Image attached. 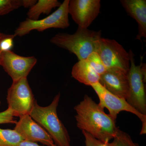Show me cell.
I'll return each mask as SVG.
<instances>
[{"label":"cell","instance_id":"cell-13","mask_svg":"<svg viewBox=\"0 0 146 146\" xmlns=\"http://www.w3.org/2000/svg\"><path fill=\"white\" fill-rule=\"evenodd\" d=\"M120 3L128 15L136 20L138 24V33L136 39L146 37V0H121Z\"/></svg>","mask_w":146,"mask_h":146},{"label":"cell","instance_id":"cell-5","mask_svg":"<svg viewBox=\"0 0 146 146\" xmlns=\"http://www.w3.org/2000/svg\"><path fill=\"white\" fill-rule=\"evenodd\" d=\"M7 100L14 117L29 115L35 100L27 78L13 81L7 91Z\"/></svg>","mask_w":146,"mask_h":146},{"label":"cell","instance_id":"cell-11","mask_svg":"<svg viewBox=\"0 0 146 146\" xmlns=\"http://www.w3.org/2000/svg\"><path fill=\"white\" fill-rule=\"evenodd\" d=\"M14 130L16 131L25 141L40 143L47 146L54 145L48 133L34 121L29 115L20 116L19 120L15 124Z\"/></svg>","mask_w":146,"mask_h":146},{"label":"cell","instance_id":"cell-8","mask_svg":"<svg viewBox=\"0 0 146 146\" xmlns=\"http://www.w3.org/2000/svg\"><path fill=\"white\" fill-rule=\"evenodd\" d=\"M130 66L128 72L129 93L127 101L143 115H146V96L145 82L146 79L141 70L142 62L139 65L135 64L134 54L131 50L129 52Z\"/></svg>","mask_w":146,"mask_h":146},{"label":"cell","instance_id":"cell-6","mask_svg":"<svg viewBox=\"0 0 146 146\" xmlns=\"http://www.w3.org/2000/svg\"><path fill=\"white\" fill-rule=\"evenodd\" d=\"M96 47V52L107 69L117 68L126 72L129 70V53L116 40L101 37L97 41Z\"/></svg>","mask_w":146,"mask_h":146},{"label":"cell","instance_id":"cell-23","mask_svg":"<svg viewBox=\"0 0 146 146\" xmlns=\"http://www.w3.org/2000/svg\"><path fill=\"white\" fill-rule=\"evenodd\" d=\"M37 1L36 0H22V7L25 8H31Z\"/></svg>","mask_w":146,"mask_h":146},{"label":"cell","instance_id":"cell-21","mask_svg":"<svg viewBox=\"0 0 146 146\" xmlns=\"http://www.w3.org/2000/svg\"><path fill=\"white\" fill-rule=\"evenodd\" d=\"M16 122L11 110L7 108L5 111L0 112V124H16Z\"/></svg>","mask_w":146,"mask_h":146},{"label":"cell","instance_id":"cell-26","mask_svg":"<svg viewBox=\"0 0 146 146\" xmlns=\"http://www.w3.org/2000/svg\"><path fill=\"white\" fill-rule=\"evenodd\" d=\"M98 146H110V145L109 142L104 143V142L101 141L100 143Z\"/></svg>","mask_w":146,"mask_h":146},{"label":"cell","instance_id":"cell-22","mask_svg":"<svg viewBox=\"0 0 146 146\" xmlns=\"http://www.w3.org/2000/svg\"><path fill=\"white\" fill-rule=\"evenodd\" d=\"M82 133L85 138V146H98L101 141L91 134L84 131H82Z\"/></svg>","mask_w":146,"mask_h":146},{"label":"cell","instance_id":"cell-10","mask_svg":"<svg viewBox=\"0 0 146 146\" xmlns=\"http://www.w3.org/2000/svg\"><path fill=\"white\" fill-rule=\"evenodd\" d=\"M100 0H70L69 14L78 27L87 29L100 13Z\"/></svg>","mask_w":146,"mask_h":146},{"label":"cell","instance_id":"cell-12","mask_svg":"<svg viewBox=\"0 0 146 146\" xmlns=\"http://www.w3.org/2000/svg\"><path fill=\"white\" fill-rule=\"evenodd\" d=\"M128 72L117 68L107 69L99 82L111 94L127 100L129 93Z\"/></svg>","mask_w":146,"mask_h":146},{"label":"cell","instance_id":"cell-2","mask_svg":"<svg viewBox=\"0 0 146 146\" xmlns=\"http://www.w3.org/2000/svg\"><path fill=\"white\" fill-rule=\"evenodd\" d=\"M60 94L55 96L48 106H40L35 100L30 116L48 133L57 146H71L67 129L58 116L57 108Z\"/></svg>","mask_w":146,"mask_h":146},{"label":"cell","instance_id":"cell-19","mask_svg":"<svg viewBox=\"0 0 146 146\" xmlns=\"http://www.w3.org/2000/svg\"><path fill=\"white\" fill-rule=\"evenodd\" d=\"M21 7L22 0H0V16L8 14Z\"/></svg>","mask_w":146,"mask_h":146},{"label":"cell","instance_id":"cell-7","mask_svg":"<svg viewBox=\"0 0 146 146\" xmlns=\"http://www.w3.org/2000/svg\"><path fill=\"white\" fill-rule=\"evenodd\" d=\"M100 100L99 105L103 109L107 108L108 114L115 121L117 115L121 111L130 112L136 116L141 120L142 124L141 135L146 133V115L141 114L130 105L126 100L119 98L107 91L101 84L98 82L91 85Z\"/></svg>","mask_w":146,"mask_h":146},{"label":"cell","instance_id":"cell-20","mask_svg":"<svg viewBox=\"0 0 146 146\" xmlns=\"http://www.w3.org/2000/svg\"><path fill=\"white\" fill-rule=\"evenodd\" d=\"M15 37L13 34H6L5 37L0 43V51L1 53L4 52L11 50L14 46V39Z\"/></svg>","mask_w":146,"mask_h":146},{"label":"cell","instance_id":"cell-1","mask_svg":"<svg viewBox=\"0 0 146 146\" xmlns=\"http://www.w3.org/2000/svg\"><path fill=\"white\" fill-rule=\"evenodd\" d=\"M77 127L103 142H109L115 137L118 127L116 121L88 95L74 108Z\"/></svg>","mask_w":146,"mask_h":146},{"label":"cell","instance_id":"cell-14","mask_svg":"<svg viewBox=\"0 0 146 146\" xmlns=\"http://www.w3.org/2000/svg\"><path fill=\"white\" fill-rule=\"evenodd\" d=\"M72 76L80 83L86 86L99 82L100 76L91 68L85 60H78L73 66Z\"/></svg>","mask_w":146,"mask_h":146},{"label":"cell","instance_id":"cell-16","mask_svg":"<svg viewBox=\"0 0 146 146\" xmlns=\"http://www.w3.org/2000/svg\"><path fill=\"white\" fill-rule=\"evenodd\" d=\"M23 140L14 129L0 128V146H18Z\"/></svg>","mask_w":146,"mask_h":146},{"label":"cell","instance_id":"cell-4","mask_svg":"<svg viewBox=\"0 0 146 146\" xmlns=\"http://www.w3.org/2000/svg\"><path fill=\"white\" fill-rule=\"evenodd\" d=\"M69 2L70 0H65L57 10L43 19L33 21L27 18L20 23L13 35L15 37H21L33 30L43 32L49 29L67 28L70 25L68 10Z\"/></svg>","mask_w":146,"mask_h":146},{"label":"cell","instance_id":"cell-15","mask_svg":"<svg viewBox=\"0 0 146 146\" xmlns=\"http://www.w3.org/2000/svg\"><path fill=\"white\" fill-rule=\"evenodd\" d=\"M61 3L58 0H39L32 7L30 8L27 13L28 18L33 21L39 20L42 13L47 15L50 13L53 8L59 7Z\"/></svg>","mask_w":146,"mask_h":146},{"label":"cell","instance_id":"cell-17","mask_svg":"<svg viewBox=\"0 0 146 146\" xmlns=\"http://www.w3.org/2000/svg\"><path fill=\"white\" fill-rule=\"evenodd\" d=\"M113 139L112 143H110V146H139L138 144L132 141L128 134L119 128Z\"/></svg>","mask_w":146,"mask_h":146},{"label":"cell","instance_id":"cell-9","mask_svg":"<svg viewBox=\"0 0 146 146\" xmlns=\"http://www.w3.org/2000/svg\"><path fill=\"white\" fill-rule=\"evenodd\" d=\"M37 61L34 56H22L11 50L4 52L0 56V65L13 81L27 77Z\"/></svg>","mask_w":146,"mask_h":146},{"label":"cell","instance_id":"cell-18","mask_svg":"<svg viewBox=\"0 0 146 146\" xmlns=\"http://www.w3.org/2000/svg\"><path fill=\"white\" fill-rule=\"evenodd\" d=\"M85 60L91 68L100 76L107 70L101 58L96 52L91 53Z\"/></svg>","mask_w":146,"mask_h":146},{"label":"cell","instance_id":"cell-24","mask_svg":"<svg viewBox=\"0 0 146 146\" xmlns=\"http://www.w3.org/2000/svg\"><path fill=\"white\" fill-rule=\"evenodd\" d=\"M18 146H42L38 145L37 143H34V142H30V141H22V142L19 144ZM51 146H57L55 144L52 145Z\"/></svg>","mask_w":146,"mask_h":146},{"label":"cell","instance_id":"cell-3","mask_svg":"<svg viewBox=\"0 0 146 146\" xmlns=\"http://www.w3.org/2000/svg\"><path fill=\"white\" fill-rule=\"evenodd\" d=\"M102 31L78 27L72 34L59 33L53 36L50 42L74 54L78 60H85L96 52V43L101 37Z\"/></svg>","mask_w":146,"mask_h":146},{"label":"cell","instance_id":"cell-25","mask_svg":"<svg viewBox=\"0 0 146 146\" xmlns=\"http://www.w3.org/2000/svg\"><path fill=\"white\" fill-rule=\"evenodd\" d=\"M6 35V34H4V33H0V43H1V40L5 37ZM1 51H0V56H1ZM1 100H0V106H1Z\"/></svg>","mask_w":146,"mask_h":146}]
</instances>
